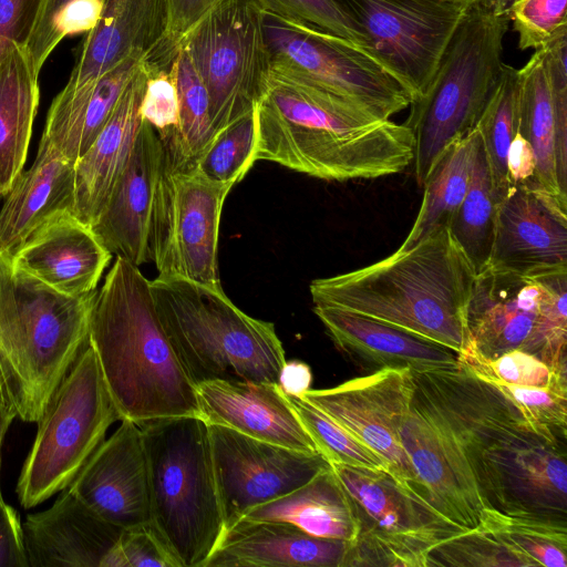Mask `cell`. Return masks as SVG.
I'll use <instances>...</instances> for the list:
<instances>
[{"mask_svg":"<svg viewBox=\"0 0 567 567\" xmlns=\"http://www.w3.org/2000/svg\"><path fill=\"white\" fill-rule=\"evenodd\" d=\"M413 380L400 439L415 473L416 493L462 533L478 528L492 508L487 452L508 435L534 427L461 361L452 369L413 372Z\"/></svg>","mask_w":567,"mask_h":567,"instance_id":"obj_1","label":"cell"},{"mask_svg":"<svg viewBox=\"0 0 567 567\" xmlns=\"http://www.w3.org/2000/svg\"><path fill=\"white\" fill-rule=\"evenodd\" d=\"M256 161L324 179H373L413 162L404 124L379 120L330 92L270 76L256 105Z\"/></svg>","mask_w":567,"mask_h":567,"instance_id":"obj_2","label":"cell"},{"mask_svg":"<svg viewBox=\"0 0 567 567\" xmlns=\"http://www.w3.org/2000/svg\"><path fill=\"white\" fill-rule=\"evenodd\" d=\"M476 272L449 227L349 272L315 279V306L375 319L447 347L467 344L466 310Z\"/></svg>","mask_w":567,"mask_h":567,"instance_id":"obj_3","label":"cell"},{"mask_svg":"<svg viewBox=\"0 0 567 567\" xmlns=\"http://www.w3.org/2000/svg\"><path fill=\"white\" fill-rule=\"evenodd\" d=\"M89 342L121 421L200 416L197 384L159 320L150 280L122 257L96 291Z\"/></svg>","mask_w":567,"mask_h":567,"instance_id":"obj_4","label":"cell"},{"mask_svg":"<svg viewBox=\"0 0 567 567\" xmlns=\"http://www.w3.org/2000/svg\"><path fill=\"white\" fill-rule=\"evenodd\" d=\"M58 292L0 255V403L38 422L89 342L96 295Z\"/></svg>","mask_w":567,"mask_h":567,"instance_id":"obj_5","label":"cell"},{"mask_svg":"<svg viewBox=\"0 0 567 567\" xmlns=\"http://www.w3.org/2000/svg\"><path fill=\"white\" fill-rule=\"evenodd\" d=\"M150 284L159 320L196 384L278 383L286 355L272 322L241 311L221 287L172 276Z\"/></svg>","mask_w":567,"mask_h":567,"instance_id":"obj_6","label":"cell"},{"mask_svg":"<svg viewBox=\"0 0 567 567\" xmlns=\"http://www.w3.org/2000/svg\"><path fill=\"white\" fill-rule=\"evenodd\" d=\"M151 526L181 567H205L226 527L208 425L200 416L144 421Z\"/></svg>","mask_w":567,"mask_h":567,"instance_id":"obj_7","label":"cell"},{"mask_svg":"<svg viewBox=\"0 0 567 567\" xmlns=\"http://www.w3.org/2000/svg\"><path fill=\"white\" fill-rule=\"evenodd\" d=\"M508 24V13L489 1L471 3L424 94L409 105L404 124L414 137L420 186L445 151L476 126L502 74Z\"/></svg>","mask_w":567,"mask_h":567,"instance_id":"obj_8","label":"cell"},{"mask_svg":"<svg viewBox=\"0 0 567 567\" xmlns=\"http://www.w3.org/2000/svg\"><path fill=\"white\" fill-rule=\"evenodd\" d=\"M566 290L567 270L522 275L485 268L467 305L465 349L484 359L519 349L566 370Z\"/></svg>","mask_w":567,"mask_h":567,"instance_id":"obj_9","label":"cell"},{"mask_svg":"<svg viewBox=\"0 0 567 567\" xmlns=\"http://www.w3.org/2000/svg\"><path fill=\"white\" fill-rule=\"evenodd\" d=\"M116 421L121 415L87 342L37 422L16 488L21 506L35 507L66 488Z\"/></svg>","mask_w":567,"mask_h":567,"instance_id":"obj_10","label":"cell"},{"mask_svg":"<svg viewBox=\"0 0 567 567\" xmlns=\"http://www.w3.org/2000/svg\"><path fill=\"white\" fill-rule=\"evenodd\" d=\"M264 13L257 0H219L179 42L208 92L214 136L255 110L267 91Z\"/></svg>","mask_w":567,"mask_h":567,"instance_id":"obj_11","label":"cell"},{"mask_svg":"<svg viewBox=\"0 0 567 567\" xmlns=\"http://www.w3.org/2000/svg\"><path fill=\"white\" fill-rule=\"evenodd\" d=\"M264 29L270 76L324 90L382 121L410 105L399 83L357 44L268 12Z\"/></svg>","mask_w":567,"mask_h":567,"instance_id":"obj_12","label":"cell"},{"mask_svg":"<svg viewBox=\"0 0 567 567\" xmlns=\"http://www.w3.org/2000/svg\"><path fill=\"white\" fill-rule=\"evenodd\" d=\"M331 467L359 524L342 567H427L431 550L462 533L390 473Z\"/></svg>","mask_w":567,"mask_h":567,"instance_id":"obj_13","label":"cell"},{"mask_svg":"<svg viewBox=\"0 0 567 567\" xmlns=\"http://www.w3.org/2000/svg\"><path fill=\"white\" fill-rule=\"evenodd\" d=\"M336 1L360 33L362 49L399 83L411 103L424 94L471 4L462 0Z\"/></svg>","mask_w":567,"mask_h":567,"instance_id":"obj_14","label":"cell"},{"mask_svg":"<svg viewBox=\"0 0 567 567\" xmlns=\"http://www.w3.org/2000/svg\"><path fill=\"white\" fill-rule=\"evenodd\" d=\"M230 189L229 185L204 178L194 168L172 165L166 157L157 184L150 240L158 276L221 287L218 234Z\"/></svg>","mask_w":567,"mask_h":567,"instance_id":"obj_15","label":"cell"},{"mask_svg":"<svg viewBox=\"0 0 567 567\" xmlns=\"http://www.w3.org/2000/svg\"><path fill=\"white\" fill-rule=\"evenodd\" d=\"M413 390L410 369L385 368L333 388L309 389L299 398L372 450L389 473L419 497L415 473L400 439Z\"/></svg>","mask_w":567,"mask_h":567,"instance_id":"obj_16","label":"cell"},{"mask_svg":"<svg viewBox=\"0 0 567 567\" xmlns=\"http://www.w3.org/2000/svg\"><path fill=\"white\" fill-rule=\"evenodd\" d=\"M207 425L226 529L251 508L292 492L330 465L319 453H302L226 426Z\"/></svg>","mask_w":567,"mask_h":567,"instance_id":"obj_17","label":"cell"},{"mask_svg":"<svg viewBox=\"0 0 567 567\" xmlns=\"http://www.w3.org/2000/svg\"><path fill=\"white\" fill-rule=\"evenodd\" d=\"M567 35L535 50L518 70V131L530 144L533 188L567 203Z\"/></svg>","mask_w":567,"mask_h":567,"instance_id":"obj_18","label":"cell"},{"mask_svg":"<svg viewBox=\"0 0 567 567\" xmlns=\"http://www.w3.org/2000/svg\"><path fill=\"white\" fill-rule=\"evenodd\" d=\"M485 473L492 508L566 520L565 444L519 430L489 449Z\"/></svg>","mask_w":567,"mask_h":567,"instance_id":"obj_19","label":"cell"},{"mask_svg":"<svg viewBox=\"0 0 567 567\" xmlns=\"http://www.w3.org/2000/svg\"><path fill=\"white\" fill-rule=\"evenodd\" d=\"M66 488L121 529L151 525L148 466L140 426L122 420Z\"/></svg>","mask_w":567,"mask_h":567,"instance_id":"obj_20","label":"cell"},{"mask_svg":"<svg viewBox=\"0 0 567 567\" xmlns=\"http://www.w3.org/2000/svg\"><path fill=\"white\" fill-rule=\"evenodd\" d=\"M567 203L527 185L499 203L486 268L522 275L567 270Z\"/></svg>","mask_w":567,"mask_h":567,"instance_id":"obj_21","label":"cell"},{"mask_svg":"<svg viewBox=\"0 0 567 567\" xmlns=\"http://www.w3.org/2000/svg\"><path fill=\"white\" fill-rule=\"evenodd\" d=\"M166 151L157 131L142 120L132 153L102 212L90 226L113 255L140 267L152 261L151 227Z\"/></svg>","mask_w":567,"mask_h":567,"instance_id":"obj_22","label":"cell"},{"mask_svg":"<svg viewBox=\"0 0 567 567\" xmlns=\"http://www.w3.org/2000/svg\"><path fill=\"white\" fill-rule=\"evenodd\" d=\"M168 30V0H103L97 23L75 50L64 89L94 82L128 58L144 61L167 41Z\"/></svg>","mask_w":567,"mask_h":567,"instance_id":"obj_23","label":"cell"},{"mask_svg":"<svg viewBox=\"0 0 567 567\" xmlns=\"http://www.w3.org/2000/svg\"><path fill=\"white\" fill-rule=\"evenodd\" d=\"M197 396L207 424L293 451L319 453L278 383L210 380L197 384Z\"/></svg>","mask_w":567,"mask_h":567,"instance_id":"obj_24","label":"cell"},{"mask_svg":"<svg viewBox=\"0 0 567 567\" xmlns=\"http://www.w3.org/2000/svg\"><path fill=\"white\" fill-rule=\"evenodd\" d=\"M111 258L92 229L65 210L41 225L10 262L58 292L80 297L96 290Z\"/></svg>","mask_w":567,"mask_h":567,"instance_id":"obj_25","label":"cell"},{"mask_svg":"<svg viewBox=\"0 0 567 567\" xmlns=\"http://www.w3.org/2000/svg\"><path fill=\"white\" fill-rule=\"evenodd\" d=\"M327 333L361 369L422 372L460 365L454 350L375 319L329 306H315Z\"/></svg>","mask_w":567,"mask_h":567,"instance_id":"obj_26","label":"cell"},{"mask_svg":"<svg viewBox=\"0 0 567 567\" xmlns=\"http://www.w3.org/2000/svg\"><path fill=\"white\" fill-rule=\"evenodd\" d=\"M29 567H102L123 529L111 525L68 488L22 523Z\"/></svg>","mask_w":567,"mask_h":567,"instance_id":"obj_27","label":"cell"},{"mask_svg":"<svg viewBox=\"0 0 567 567\" xmlns=\"http://www.w3.org/2000/svg\"><path fill=\"white\" fill-rule=\"evenodd\" d=\"M349 547L287 522L240 519L225 530L205 567H342Z\"/></svg>","mask_w":567,"mask_h":567,"instance_id":"obj_28","label":"cell"},{"mask_svg":"<svg viewBox=\"0 0 567 567\" xmlns=\"http://www.w3.org/2000/svg\"><path fill=\"white\" fill-rule=\"evenodd\" d=\"M146 72L143 62L89 150L74 163V215L95 221L132 153L141 123Z\"/></svg>","mask_w":567,"mask_h":567,"instance_id":"obj_29","label":"cell"},{"mask_svg":"<svg viewBox=\"0 0 567 567\" xmlns=\"http://www.w3.org/2000/svg\"><path fill=\"white\" fill-rule=\"evenodd\" d=\"M0 208V255L11 259L48 219L74 210V163L41 136L33 164L22 171ZM74 214V213H73Z\"/></svg>","mask_w":567,"mask_h":567,"instance_id":"obj_30","label":"cell"},{"mask_svg":"<svg viewBox=\"0 0 567 567\" xmlns=\"http://www.w3.org/2000/svg\"><path fill=\"white\" fill-rule=\"evenodd\" d=\"M142 62L128 58L94 82L74 90L63 87L51 103L42 136L75 163L109 121Z\"/></svg>","mask_w":567,"mask_h":567,"instance_id":"obj_31","label":"cell"},{"mask_svg":"<svg viewBox=\"0 0 567 567\" xmlns=\"http://www.w3.org/2000/svg\"><path fill=\"white\" fill-rule=\"evenodd\" d=\"M28 48L10 47L0 61V196L23 171L40 90Z\"/></svg>","mask_w":567,"mask_h":567,"instance_id":"obj_32","label":"cell"},{"mask_svg":"<svg viewBox=\"0 0 567 567\" xmlns=\"http://www.w3.org/2000/svg\"><path fill=\"white\" fill-rule=\"evenodd\" d=\"M241 519L287 522L310 535L350 544L359 533L351 503L331 465L292 492L251 508Z\"/></svg>","mask_w":567,"mask_h":567,"instance_id":"obj_33","label":"cell"},{"mask_svg":"<svg viewBox=\"0 0 567 567\" xmlns=\"http://www.w3.org/2000/svg\"><path fill=\"white\" fill-rule=\"evenodd\" d=\"M477 130L451 145L423 184V199L410 233L399 248H409L431 233L449 227L467 192Z\"/></svg>","mask_w":567,"mask_h":567,"instance_id":"obj_34","label":"cell"},{"mask_svg":"<svg viewBox=\"0 0 567 567\" xmlns=\"http://www.w3.org/2000/svg\"><path fill=\"white\" fill-rule=\"evenodd\" d=\"M498 205L486 154L477 132L471 182L449 225L451 235L471 261L476 275L488 265Z\"/></svg>","mask_w":567,"mask_h":567,"instance_id":"obj_35","label":"cell"},{"mask_svg":"<svg viewBox=\"0 0 567 567\" xmlns=\"http://www.w3.org/2000/svg\"><path fill=\"white\" fill-rule=\"evenodd\" d=\"M564 519L511 514L487 508L483 529L519 556L527 567L567 566V526Z\"/></svg>","mask_w":567,"mask_h":567,"instance_id":"obj_36","label":"cell"},{"mask_svg":"<svg viewBox=\"0 0 567 567\" xmlns=\"http://www.w3.org/2000/svg\"><path fill=\"white\" fill-rule=\"evenodd\" d=\"M178 99V125L175 134L163 141L167 161L192 168L214 137L210 103L206 86L189 55L179 45L175 62Z\"/></svg>","mask_w":567,"mask_h":567,"instance_id":"obj_37","label":"cell"},{"mask_svg":"<svg viewBox=\"0 0 567 567\" xmlns=\"http://www.w3.org/2000/svg\"><path fill=\"white\" fill-rule=\"evenodd\" d=\"M518 70L504 63L499 81L475 126L486 154L498 204L512 189L506 158L518 130Z\"/></svg>","mask_w":567,"mask_h":567,"instance_id":"obj_38","label":"cell"},{"mask_svg":"<svg viewBox=\"0 0 567 567\" xmlns=\"http://www.w3.org/2000/svg\"><path fill=\"white\" fill-rule=\"evenodd\" d=\"M256 144L252 110L217 132L192 168L210 182L233 187L256 162Z\"/></svg>","mask_w":567,"mask_h":567,"instance_id":"obj_39","label":"cell"},{"mask_svg":"<svg viewBox=\"0 0 567 567\" xmlns=\"http://www.w3.org/2000/svg\"><path fill=\"white\" fill-rule=\"evenodd\" d=\"M287 396L318 452L330 465L342 464L389 473L388 465L372 450L323 412L302 398Z\"/></svg>","mask_w":567,"mask_h":567,"instance_id":"obj_40","label":"cell"},{"mask_svg":"<svg viewBox=\"0 0 567 567\" xmlns=\"http://www.w3.org/2000/svg\"><path fill=\"white\" fill-rule=\"evenodd\" d=\"M488 383L513 402L529 425L544 437L565 444L560 439H566L567 380L556 381L546 388Z\"/></svg>","mask_w":567,"mask_h":567,"instance_id":"obj_41","label":"cell"},{"mask_svg":"<svg viewBox=\"0 0 567 567\" xmlns=\"http://www.w3.org/2000/svg\"><path fill=\"white\" fill-rule=\"evenodd\" d=\"M460 361L487 382L546 388L556 381L567 380L566 370H553L537 357L519 349L495 359H484L465 349L460 354Z\"/></svg>","mask_w":567,"mask_h":567,"instance_id":"obj_42","label":"cell"},{"mask_svg":"<svg viewBox=\"0 0 567 567\" xmlns=\"http://www.w3.org/2000/svg\"><path fill=\"white\" fill-rule=\"evenodd\" d=\"M527 567L507 546L487 532L475 528L436 545L427 558V567Z\"/></svg>","mask_w":567,"mask_h":567,"instance_id":"obj_43","label":"cell"},{"mask_svg":"<svg viewBox=\"0 0 567 567\" xmlns=\"http://www.w3.org/2000/svg\"><path fill=\"white\" fill-rule=\"evenodd\" d=\"M567 0H517L508 18L518 35L520 50L542 49L567 34Z\"/></svg>","mask_w":567,"mask_h":567,"instance_id":"obj_44","label":"cell"},{"mask_svg":"<svg viewBox=\"0 0 567 567\" xmlns=\"http://www.w3.org/2000/svg\"><path fill=\"white\" fill-rule=\"evenodd\" d=\"M265 12L310 24L343 38L362 49L363 41L349 16L336 0H257Z\"/></svg>","mask_w":567,"mask_h":567,"instance_id":"obj_45","label":"cell"},{"mask_svg":"<svg viewBox=\"0 0 567 567\" xmlns=\"http://www.w3.org/2000/svg\"><path fill=\"white\" fill-rule=\"evenodd\" d=\"M102 567H181L151 525L123 529Z\"/></svg>","mask_w":567,"mask_h":567,"instance_id":"obj_46","label":"cell"},{"mask_svg":"<svg viewBox=\"0 0 567 567\" xmlns=\"http://www.w3.org/2000/svg\"><path fill=\"white\" fill-rule=\"evenodd\" d=\"M45 0H0V61L11 45L28 48Z\"/></svg>","mask_w":567,"mask_h":567,"instance_id":"obj_47","label":"cell"},{"mask_svg":"<svg viewBox=\"0 0 567 567\" xmlns=\"http://www.w3.org/2000/svg\"><path fill=\"white\" fill-rule=\"evenodd\" d=\"M78 1L80 0H45L40 21L28 44V51L38 73L60 43L56 30L62 13Z\"/></svg>","mask_w":567,"mask_h":567,"instance_id":"obj_48","label":"cell"},{"mask_svg":"<svg viewBox=\"0 0 567 567\" xmlns=\"http://www.w3.org/2000/svg\"><path fill=\"white\" fill-rule=\"evenodd\" d=\"M0 567H29L19 513L0 504Z\"/></svg>","mask_w":567,"mask_h":567,"instance_id":"obj_49","label":"cell"},{"mask_svg":"<svg viewBox=\"0 0 567 567\" xmlns=\"http://www.w3.org/2000/svg\"><path fill=\"white\" fill-rule=\"evenodd\" d=\"M169 30L167 43L178 47L182 38L219 0H168Z\"/></svg>","mask_w":567,"mask_h":567,"instance_id":"obj_50","label":"cell"},{"mask_svg":"<svg viewBox=\"0 0 567 567\" xmlns=\"http://www.w3.org/2000/svg\"><path fill=\"white\" fill-rule=\"evenodd\" d=\"M506 163L512 188L533 183L536 171L535 155L530 144L518 130L509 144Z\"/></svg>","mask_w":567,"mask_h":567,"instance_id":"obj_51","label":"cell"},{"mask_svg":"<svg viewBox=\"0 0 567 567\" xmlns=\"http://www.w3.org/2000/svg\"><path fill=\"white\" fill-rule=\"evenodd\" d=\"M312 372L310 367L299 360H290L282 365L278 384L287 395L301 396L310 389Z\"/></svg>","mask_w":567,"mask_h":567,"instance_id":"obj_52","label":"cell"},{"mask_svg":"<svg viewBox=\"0 0 567 567\" xmlns=\"http://www.w3.org/2000/svg\"><path fill=\"white\" fill-rule=\"evenodd\" d=\"M14 419H17L16 412L12 409L7 408L0 403V470H1L2 443H3L4 436L7 434V431L9 430V427ZM3 502L4 501L2 497L1 485H0V504H2Z\"/></svg>","mask_w":567,"mask_h":567,"instance_id":"obj_53","label":"cell"},{"mask_svg":"<svg viewBox=\"0 0 567 567\" xmlns=\"http://www.w3.org/2000/svg\"><path fill=\"white\" fill-rule=\"evenodd\" d=\"M494 6L508 13L511 6L517 0H488Z\"/></svg>","mask_w":567,"mask_h":567,"instance_id":"obj_54","label":"cell"},{"mask_svg":"<svg viewBox=\"0 0 567 567\" xmlns=\"http://www.w3.org/2000/svg\"><path fill=\"white\" fill-rule=\"evenodd\" d=\"M462 1H465V2H468V3H473V2L478 1V0H462Z\"/></svg>","mask_w":567,"mask_h":567,"instance_id":"obj_55","label":"cell"},{"mask_svg":"<svg viewBox=\"0 0 567 567\" xmlns=\"http://www.w3.org/2000/svg\"><path fill=\"white\" fill-rule=\"evenodd\" d=\"M1 197V196H0Z\"/></svg>","mask_w":567,"mask_h":567,"instance_id":"obj_56","label":"cell"}]
</instances>
